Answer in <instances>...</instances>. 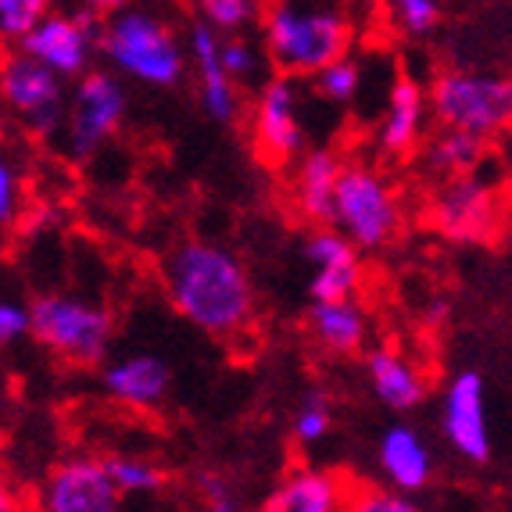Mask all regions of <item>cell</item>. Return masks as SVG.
Masks as SVG:
<instances>
[{"instance_id":"35","label":"cell","mask_w":512,"mask_h":512,"mask_svg":"<svg viewBox=\"0 0 512 512\" xmlns=\"http://www.w3.org/2000/svg\"><path fill=\"white\" fill-rule=\"evenodd\" d=\"M86 8H94L101 18H115L119 11H126V4L129 0H83Z\"/></svg>"},{"instance_id":"13","label":"cell","mask_w":512,"mask_h":512,"mask_svg":"<svg viewBox=\"0 0 512 512\" xmlns=\"http://www.w3.org/2000/svg\"><path fill=\"white\" fill-rule=\"evenodd\" d=\"M441 434L466 462L491 459V423H487V391L477 369H459L441 398Z\"/></svg>"},{"instance_id":"7","label":"cell","mask_w":512,"mask_h":512,"mask_svg":"<svg viewBox=\"0 0 512 512\" xmlns=\"http://www.w3.org/2000/svg\"><path fill=\"white\" fill-rule=\"evenodd\" d=\"M0 83H4V104L36 140H51L65 133L69 97H65V79L58 72L18 51L4 61Z\"/></svg>"},{"instance_id":"28","label":"cell","mask_w":512,"mask_h":512,"mask_svg":"<svg viewBox=\"0 0 512 512\" xmlns=\"http://www.w3.org/2000/svg\"><path fill=\"white\" fill-rule=\"evenodd\" d=\"M333 430V409L323 394H308L301 402L298 416H294V441L312 448V444H323Z\"/></svg>"},{"instance_id":"9","label":"cell","mask_w":512,"mask_h":512,"mask_svg":"<svg viewBox=\"0 0 512 512\" xmlns=\"http://www.w3.org/2000/svg\"><path fill=\"white\" fill-rule=\"evenodd\" d=\"M104 26H108V18H101L86 4H79L72 15H54L51 11L33 33L18 40V51L43 61L61 79H79L90 72L94 51H101Z\"/></svg>"},{"instance_id":"3","label":"cell","mask_w":512,"mask_h":512,"mask_svg":"<svg viewBox=\"0 0 512 512\" xmlns=\"http://www.w3.org/2000/svg\"><path fill=\"white\" fill-rule=\"evenodd\" d=\"M101 54L115 72L144 86H176L187 69V54L176 33L158 15L140 8H126L108 18Z\"/></svg>"},{"instance_id":"16","label":"cell","mask_w":512,"mask_h":512,"mask_svg":"<svg viewBox=\"0 0 512 512\" xmlns=\"http://www.w3.org/2000/svg\"><path fill=\"white\" fill-rule=\"evenodd\" d=\"M430 94L412 76H398L387 94V108L376 122V151L384 158H405L419 147L423 126H427Z\"/></svg>"},{"instance_id":"4","label":"cell","mask_w":512,"mask_h":512,"mask_svg":"<svg viewBox=\"0 0 512 512\" xmlns=\"http://www.w3.org/2000/svg\"><path fill=\"white\" fill-rule=\"evenodd\" d=\"M402 222V197L384 172L369 162H344L333 226L348 240H355L359 251H384L398 240Z\"/></svg>"},{"instance_id":"19","label":"cell","mask_w":512,"mask_h":512,"mask_svg":"<svg viewBox=\"0 0 512 512\" xmlns=\"http://www.w3.org/2000/svg\"><path fill=\"white\" fill-rule=\"evenodd\" d=\"M348 495V484L337 473L298 466L269 491L258 512H344Z\"/></svg>"},{"instance_id":"8","label":"cell","mask_w":512,"mask_h":512,"mask_svg":"<svg viewBox=\"0 0 512 512\" xmlns=\"http://www.w3.org/2000/svg\"><path fill=\"white\" fill-rule=\"evenodd\" d=\"M427 219L452 244H487L502 226V201L491 183L473 176L441 180L427 201Z\"/></svg>"},{"instance_id":"22","label":"cell","mask_w":512,"mask_h":512,"mask_svg":"<svg viewBox=\"0 0 512 512\" xmlns=\"http://www.w3.org/2000/svg\"><path fill=\"white\" fill-rule=\"evenodd\" d=\"M308 330L333 355H355L369 337V316L355 298L312 301V308H308Z\"/></svg>"},{"instance_id":"14","label":"cell","mask_w":512,"mask_h":512,"mask_svg":"<svg viewBox=\"0 0 512 512\" xmlns=\"http://www.w3.org/2000/svg\"><path fill=\"white\" fill-rule=\"evenodd\" d=\"M305 258L316 265L308 294L312 301H341L355 298L362 287V258L359 244L344 237L337 226H316L305 240Z\"/></svg>"},{"instance_id":"11","label":"cell","mask_w":512,"mask_h":512,"mask_svg":"<svg viewBox=\"0 0 512 512\" xmlns=\"http://www.w3.org/2000/svg\"><path fill=\"white\" fill-rule=\"evenodd\" d=\"M36 512H122V491L104 459L72 455L43 477Z\"/></svg>"},{"instance_id":"20","label":"cell","mask_w":512,"mask_h":512,"mask_svg":"<svg viewBox=\"0 0 512 512\" xmlns=\"http://www.w3.org/2000/svg\"><path fill=\"white\" fill-rule=\"evenodd\" d=\"M369 387L387 409L394 412H412L427 402V373L419 369V362H412L405 351L398 348H376L366 359Z\"/></svg>"},{"instance_id":"30","label":"cell","mask_w":512,"mask_h":512,"mask_svg":"<svg viewBox=\"0 0 512 512\" xmlns=\"http://www.w3.org/2000/svg\"><path fill=\"white\" fill-rule=\"evenodd\" d=\"M26 208H29L26 205V180H22L15 165L4 158V162H0V226L15 233V226L22 222Z\"/></svg>"},{"instance_id":"25","label":"cell","mask_w":512,"mask_h":512,"mask_svg":"<svg viewBox=\"0 0 512 512\" xmlns=\"http://www.w3.org/2000/svg\"><path fill=\"white\" fill-rule=\"evenodd\" d=\"M384 11L387 22L412 40L434 33V26L441 22V0H384Z\"/></svg>"},{"instance_id":"15","label":"cell","mask_w":512,"mask_h":512,"mask_svg":"<svg viewBox=\"0 0 512 512\" xmlns=\"http://www.w3.org/2000/svg\"><path fill=\"white\" fill-rule=\"evenodd\" d=\"M101 391L129 409H158L172 391V366L151 351H133L101 369Z\"/></svg>"},{"instance_id":"17","label":"cell","mask_w":512,"mask_h":512,"mask_svg":"<svg viewBox=\"0 0 512 512\" xmlns=\"http://www.w3.org/2000/svg\"><path fill=\"white\" fill-rule=\"evenodd\" d=\"M190 61H194L197 69V94H201V108L208 111V119L212 122L237 119V108H240L237 79L230 76L226 61H222V40L212 22H197L190 29Z\"/></svg>"},{"instance_id":"2","label":"cell","mask_w":512,"mask_h":512,"mask_svg":"<svg viewBox=\"0 0 512 512\" xmlns=\"http://www.w3.org/2000/svg\"><path fill=\"white\" fill-rule=\"evenodd\" d=\"M262 36L283 76L316 79L326 65L348 58L355 29L344 0H269Z\"/></svg>"},{"instance_id":"5","label":"cell","mask_w":512,"mask_h":512,"mask_svg":"<svg viewBox=\"0 0 512 512\" xmlns=\"http://www.w3.org/2000/svg\"><path fill=\"white\" fill-rule=\"evenodd\" d=\"M108 305L76 294H40L33 301V337L72 366H101L111 348Z\"/></svg>"},{"instance_id":"29","label":"cell","mask_w":512,"mask_h":512,"mask_svg":"<svg viewBox=\"0 0 512 512\" xmlns=\"http://www.w3.org/2000/svg\"><path fill=\"white\" fill-rule=\"evenodd\" d=\"M344 512H419V505L405 491H398V487L366 484V487H351Z\"/></svg>"},{"instance_id":"10","label":"cell","mask_w":512,"mask_h":512,"mask_svg":"<svg viewBox=\"0 0 512 512\" xmlns=\"http://www.w3.org/2000/svg\"><path fill=\"white\" fill-rule=\"evenodd\" d=\"M126 119V90L111 72H86L76 79L69 97V122H65V147L76 162L94 158Z\"/></svg>"},{"instance_id":"31","label":"cell","mask_w":512,"mask_h":512,"mask_svg":"<svg viewBox=\"0 0 512 512\" xmlns=\"http://www.w3.org/2000/svg\"><path fill=\"white\" fill-rule=\"evenodd\" d=\"M262 4H269V0H201V11H205V18L215 29L233 33V29L248 26Z\"/></svg>"},{"instance_id":"1","label":"cell","mask_w":512,"mask_h":512,"mask_svg":"<svg viewBox=\"0 0 512 512\" xmlns=\"http://www.w3.org/2000/svg\"><path fill=\"white\" fill-rule=\"evenodd\" d=\"M172 308L215 341H237L255 326V287L233 251L208 240H183L162 262Z\"/></svg>"},{"instance_id":"33","label":"cell","mask_w":512,"mask_h":512,"mask_svg":"<svg viewBox=\"0 0 512 512\" xmlns=\"http://www.w3.org/2000/svg\"><path fill=\"white\" fill-rule=\"evenodd\" d=\"M26 333H33V305H22V301H0V341L15 344L22 341Z\"/></svg>"},{"instance_id":"6","label":"cell","mask_w":512,"mask_h":512,"mask_svg":"<svg viewBox=\"0 0 512 512\" xmlns=\"http://www.w3.org/2000/svg\"><path fill=\"white\" fill-rule=\"evenodd\" d=\"M430 115L444 129H466L477 137H495L512 126V79L495 72L448 69L427 86Z\"/></svg>"},{"instance_id":"32","label":"cell","mask_w":512,"mask_h":512,"mask_svg":"<svg viewBox=\"0 0 512 512\" xmlns=\"http://www.w3.org/2000/svg\"><path fill=\"white\" fill-rule=\"evenodd\" d=\"M197 491L205 498V512H244L233 487L219 473H197Z\"/></svg>"},{"instance_id":"23","label":"cell","mask_w":512,"mask_h":512,"mask_svg":"<svg viewBox=\"0 0 512 512\" xmlns=\"http://www.w3.org/2000/svg\"><path fill=\"white\" fill-rule=\"evenodd\" d=\"M487 154V140L466 129H444L423 151V165L437 180H455V176H473L480 172V162Z\"/></svg>"},{"instance_id":"24","label":"cell","mask_w":512,"mask_h":512,"mask_svg":"<svg viewBox=\"0 0 512 512\" xmlns=\"http://www.w3.org/2000/svg\"><path fill=\"white\" fill-rule=\"evenodd\" d=\"M111 480L119 484L122 495H154L165 484V473L144 455H108L104 459Z\"/></svg>"},{"instance_id":"21","label":"cell","mask_w":512,"mask_h":512,"mask_svg":"<svg viewBox=\"0 0 512 512\" xmlns=\"http://www.w3.org/2000/svg\"><path fill=\"white\" fill-rule=\"evenodd\" d=\"M376 459H380V470H384L387 484L398 487V491H423L434 477V452L430 444L423 441V434L405 423H394L380 437V448H376Z\"/></svg>"},{"instance_id":"18","label":"cell","mask_w":512,"mask_h":512,"mask_svg":"<svg viewBox=\"0 0 512 512\" xmlns=\"http://www.w3.org/2000/svg\"><path fill=\"white\" fill-rule=\"evenodd\" d=\"M344 158L330 147L305 151L294 162V208L312 226H333L337 219V183H341Z\"/></svg>"},{"instance_id":"12","label":"cell","mask_w":512,"mask_h":512,"mask_svg":"<svg viewBox=\"0 0 512 512\" xmlns=\"http://www.w3.org/2000/svg\"><path fill=\"white\" fill-rule=\"evenodd\" d=\"M251 137L265 165L283 169L305 154V126L298 119V86L294 76H276L258 90L255 115H251Z\"/></svg>"},{"instance_id":"34","label":"cell","mask_w":512,"mask_h":512,"mask_svg":"<svg viewBox=\"0 0 512 512\" xmlns=\"http://www.w3.org/2000/svg\"><path fill=\"white\" fill-rule=\"evenodd\" d=\"M222 61H226V69L237 83L251 79L258 72V54L251 43H244L240 36H230V40H222Z\"/></svg>"},{"instance_id":"26","label":"cell","mask_w":512,"mask_h":512,"mask_svg":"<svg viewBox=\"0 0 512 512\" xmlns=\"http://www.w3.org/2000/svg\"><path fill=\"white\" fill-rule=\"evenodd\" d=\"M316 90L323 101L330 104H351L355 97H359V86H362V69H359V61L351 58H341V61H333V65H326L323 72H319L316 79Z\"/></svg>"},{"instance_id":"27","label":"cell","mask_w":512,"mask_h":512,"mask_svg":"<svg viewBox=\"0 0 512 512\" xmlns=\"http://www.w3.org/2000/svg\"><path fill=\"white\" fill-rule=\"evenodd\" d=\"M51 15V0H0V33L8 43H18Z\"/></svg>"}]
</instances>
